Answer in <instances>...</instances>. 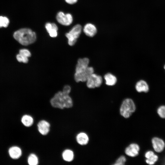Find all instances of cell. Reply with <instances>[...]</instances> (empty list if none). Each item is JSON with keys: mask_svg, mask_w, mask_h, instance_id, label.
Instances as JSON below:
<instances>
[{"mask_svg": "<svg viewBox=\"0 0 165 165\" xmlns=\"http://www.w3.org/2000/svg\"><path fill=\"white\" fill-rule=\"evenodd\" d=\"M71 90V88L69 86H65L62 91H59L56 93L50 100L51 105L54 108L61 109L72 107L73 102L69 95Z\"/></svg>", "mask_w": 165, "mask_h": 165, "instance_id": "obj_1", "label": "cell"}, {"mask_svg": "<svg viewBox=\"0 0 165 165\" xmlns=\"http://www.w3.org/2000/svg\"><path fill=\"white\" fill-rule=\"evenodd\" d=\"M14 38L21 44L27 46L35 42V33L29 28H23L16 31L13 34Z\"/></svg>", "mask_w": 165, "mask_h": 165, "instance_id": "obj_2", "label": "cell"}, {"mask_svg": "<svg viewBox=\"0 0 165 165\" xmlns=\"http://www.w3.org/2000/svg\"><path fill=\"white\" fill-rule=\"evenodd\" d=\"M136 109L135 104L130 98H126L123 101L120 108V115L126 118H129Z\"/></svg>", "mask_w": 165, "mask_h": 165, "instance_id": "obj_3", "label": "cell"}, {"mask_svg": "<svg viewBox=\"0 0 165 165\" xmlns=\"http://www.w3.org/2000/svg\"><path fill=\"white\" fill-rule=\"evenodd\" d=\"M82 30L81 26L77 24L74 26L66 34L65 36L68 39L69 45L72 46L75 44L81 33Z\"/></svg>", "mask_w": 165, "mask_h": 165, "instance_id": "obj_4", "label": "cell"}, {"mask_svg": "<svg viewBox=\"0 0 165 165\" xmlns=\"http://www.w3.org/2000/svg\"><path fill=\"white\" fill-rule=\"evenodd\" d=\"M94 73L92 67L89 66L86 69L78 72H75L74 78L77 82H86L90 75Z\"/></svg>", "mask_w": 165, "mask_h": 165, "instance_id": "obj_5", "label": "cell"}, {"mask_svg": "<svg viewBox=\"0 0 165 165\" xmlns=\"http://www.w3.org/2000/svg\"><path fill=\"white\" fill-rule=\"evenodd\" d=\"M86 82L88 88H94L101 86L102 82V78L101 76L94 73L89 77Z\"/></svg>", "mask_w": 165, "mask_h": 165, "instance_id": "obj_6", "label": "cell"}, {"mask_svg": "<svg viewBox=\"0 0 165 165\" xmlns=\"http://www.w3.org/2000/svg\"><path fill=\"white\" fill-rule=\"evenodd\" d=\"M56 19L59 23L64 26L69 25L72 23L73 20L72 16L71 14H65L62 12H59L57 13Z\"/></svg>", "mask_w": 165, "mask_h": 165, "instance_id": "obj_7", "label": "cell"}, {"mask_svg": "<svg viewBox=\"0 0 165 165\" xmlns=\"http://www.w3.org/2000/svg\"><path fill=\"white\" fill-rule=\"evenodd\" d=\"M139 150L140 147L138 144L132 143L126 148L125 152L127 156L134 157L138 155Z\"/></svg>", "mask_w": 165, "mask_h": 165, "instance_id": "obj_8", "label": "cell"}, {"mask_svg": "<svg viewBox=\"0 0 165 165\" xmlns=\"http://www.w3.org/2000/svg\"><path fill=\"white\" fill-rule=\"evenodd\" d=\"M152 146L154 150L157 152H162L164 149L165 144L163 141L158 138H153L152 140Z\"/></svg>", "mask_w": 165, "mask_h": 165, "instance_id": "obj_9", "label": "cell"}, {"mask_svg": "<svg viewBox=\"0 0 165 165\" xmlns=\"http://www.w3.org/2000/svg\"><path fill=\"white\" fill-rule=\"evenodd\" d=\"M37 127L38 131L42 135L47 134L50 131V125L46 121H40L37 124Z\"/></svg>", "mask_w": 165, "mask_h": 165, "instance_id": "obj_10", "label": "cell"}, {"mask_svg": "<svg viewBox=\"0 0 165 165\" xmlns=\"http://www.w3.org/2000/svg\"><path fill=\"white\" fill-rule=\"evenodd\" d=\"M89 60L87 58L78 59L75 68V72H78L86 69L89 67Z\"/></svg>", "mask_w": 165, "mask_h": 165, "instance_id": "obj_11", "label": "cell"}, {"mask_svg": "<svg viewBox=\"0 0 165 165\" xmlns=\"http://www.w3.org/2000/svg\"><path fill=\"white\" fill-rule=\"evenodd\" d=\"M83 31L86 35L91 37L96 34L97 29L94 25L91 23H88L84 26Z\"/></svg>", "mask_w": 165, "mask_h": 165, "instance_id": "obj_12", "label": "cell"}, {"mask_svg": "<svg viewBox=\"0 0 165 165\" xmlns=\"http://www.w3.org/2000/svg\"><path fill=\"white\" fill-rule=\"evenodd\" d=\"M45 28L51 37L54 38L57 36L58 27L55 24L47 23L45 25Z\"/></svg>", "mask_w": 165, "mask_h": 165, "instance_id": "obj_13", "label": "cell"}, {"mask_svg": "<svg viewBox=\"0 0 165 165\" xmlns=\"http://www.w3.org/2000/svg\"><path fill=\"white\" fill-rule=\"evenodd\" d=\"M135 89L139 93L142 92L147 93L149 90L148 84L145 81L143 80H140L136 83Z\"/></svg>", "mask_w": 165, "mask_h": 165, "instance_id": "obj_14", "label": "cell"}, {"mask_svg": "<svg viewBox=\"0 0 165 165\" xmlns=\"http://www.w3.org/2000/svg\"><path fill=\"white\" fill-rule=\"evenodd\" d=\"M145 156L146 158V163L149 165L154 164L158 160V156L152 151H149L146 152Z\"/></svg>", "mask_w": 165, "mask_h": 165, "instance_id": "obj_15", "label": "cell"}, {"mask_svg": "<svg viewBox=\"0 0 165 165\" xmlns=\"http://www.w3.org/2000/svg\"><path fill=\"white\" fill-rule=\"evenodd\" d=\"M9 153L10 157L14 159H18L22 154L21 149L17 146L11 147L9 149Z\"/></svg>", "mask_w": 165, "mask_h": 165, "instance_id": "obj_16", "label": "cell"}, {"mask_svg": "<svg viewBox=\"0 0 165 165\" xmlns=\"http://www.w3.org/2000/svg\"><path fill=\"white\" fill-rule=\"evenodd\" d=\"M76 140L77 143L82 145H86L89 141L88 135L84 132L79 133L76 136Z\"/></svg>", "mask_w": 165, "mask_h": 165, "instance_id": "obj_17", "label": "cell"}, {"mask_svg": "<svg viewBox=\"0 0 165 165\" xmlns=\"http://www.w3.org/2000/svg\"><path fill=\"white\" fill-rule=\"evenodd\" d=\"M106 84L109 86H113L116 83L117 79L115 76L110 73H108L104 76Z\"/></svg>", "mask_w": 165, "mask_h": 165, "instance_id": "obj_18", "label": "cell"}, {"mask_svg": "<svg viewBox=\"0 0 165 165\" xmlns=\"http://www.w3.org/2000/svg\"><path fill=\"white\" fill-rule=\"evenodd\" d=\"M62 156L63 160L65 161L70 162L72 161L74 158L73 152L70 149H66L62 153Z\"/></svg>", "mask_w": 165, "mask_h": 165, "instance_id": "obj_19", "label": "cell"}, {"mask_svg": "<svg viewBox=\"0 0 165 165\" xmlns=\"http://www.w3.org/2000/svg\"><path fill=\"white\" fill-rule=\"evenodd\" d=\"M21 121L23 124L27 127L31 126L33 123V119L31 116L25 115L22 117Z\"/></svg>", "mask_w": 165, "mask_h": 165, "instance_id": "obj_20", "label": "cell"}, {"mask_svg": "<svg viewBox=\"0 0 165 165\" xmlns=\"http://www.w3.org/2000/svg\"><path fill=\"white\" fill-rule=\"evenodd\" d=\"M28 162L30 165H37L38 163V159L35 155L32 153L29 156Z\"/></svg>", "mask_w": 165, "mask_h": 165, "instance_id": "obj_21", "label": "cell"}, {"mask_svg": "<svg viewBox=\"0 0 165 165\" xmlns=\"http://www.w3.org/2000/svg\"><path fill=\"white\" fill-rule=\"evenodd\" d=\"M9 23V20L6 17L0 16V28L7 27Z\"/></svg>", "mask_w": 165, "mask_h": 165, "instance_id": "obj_22", "label": "cell"}, {"mask_svg": "<svg viewBox=\"0 0 165 165\" xmlns=\"http://www.w3.org/2000/svg\"><path fill=\"white\" fill-rule=\"evenodd\" d=\"M126 161V159L125 157L123 156H121L118 158L113 164L114 165H123L125 164Z\"/></svg>", "mask_w": 165, "mask_h": 165, "instance_id": "obj_23", "label": "cell"}, {"mask_svg": "<svg viewBox=\"0 0 165 165\" xmlns=\"http://www.w3.org/2000/svg\"><path fill=\"white\" fill-rule=\"evenodd\" d=\"M157 113L160 117L165 118V105L160 107L157 109Z\"/></svg>", "mask_w": 165, "mask_h": 165, "instance_id": "obj_24", "label": "cell"}, {"mask_svg": "<svg viewBox=\"0 0 165 165\" xmlns=\"http://www.w3.org/2000/svg\"><path fill=\"white\" fill-rule=\"evenodd\" d=\"M16 58L19 62L24 63H28V57L23 56L19 53L17 55Z\"/></svg>", "mask_w": 165, "mask_h": 165, "instance_id": "obj_25", "label": "cell"}, {"mask_svg": "<svg viewBox=\"0 0 165 165\" xmlns=\"http://www.w3.org/2000/svg\"><path fill=\"white\" fill-rule=\"evenodd\" d=\"M19 53L21 55L28 58L31 56V53L30 51L25 49H21L19 51Z\"/></svg>", "mask_w": 165, "mask_h": 165, "instance_id": "obj_26", "label": "cell"}, {"mask_svg": "<svg viewBox=\"0 0 165 165\" xmlns=\"http://www.w3.org/2000/svg\"><path fill=\"white\" fill-rule=\"evenodd\" d=\"M78 0H65V2L70 4H73L76 3Z\"/></svg>", "mask_w": 165, "mask_h": 165, "instance_id": "obj_27", "label": "cell"}, {"mask_svg": "<svg viewBox=\"0 0 165 165\" xmlns=\"http://www.w3.org/2000/svg\"><path fill=\"white\" fill-rule=\"evenodd\" d=\"M164 69L165 70V64L164 65Z\"/></svg>", "mask_w": 165, "mask_h": 165, "instance_id": "obj_28", "label": "cell"}]
</instances>
